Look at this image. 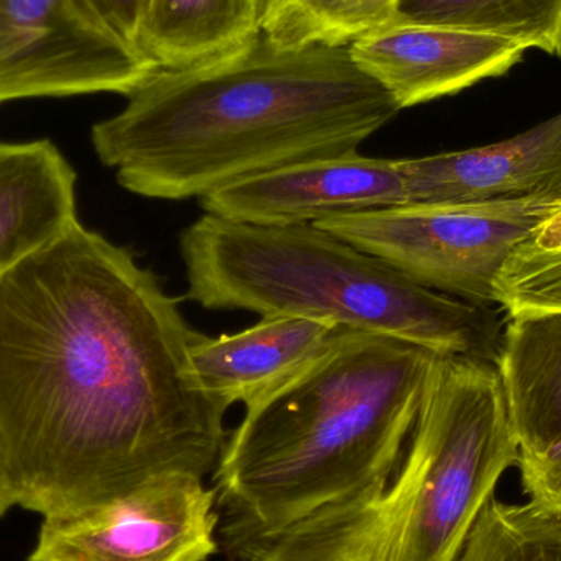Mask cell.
<instances>
[{"label": "cell", "instance_id": "cell-1", "mask_svg": "<svg viewBox=\"0 0 561 561\" xmlns=\"http://www.w3.org/2000/svg\"><path fill=\"white\" fill-rule=\"evenodd\" d=\"M181 302L81 222L0 276V460L15 506L66 516L216 470L229 408L194 373L201 332Z\"/></svg>", "mask_w": 561, "mask_h": 561}, {"label": "cell", "instance_id": "cell-2", "mask_svg": "<svg viewBox=\"0 0 561 561\" xmlns=\"http://www.w3.org/2000/svg\"><path fill=\"white\" fill-rule=\"evenodd\" d=\"M92 147L128 193L203 199L289 164L358 151L401 112L348 46L259 39L209 65L157 69Z\"/></svg>", "mask_w": 561, "mask_h": 561}, {"label": "cell", "instance_id": "cell-3", "mask_svg": "<svg viewBox=\"0 0 561 561\" xmlns=\"http://www.w3.org/2000/svg\"><path fill=\"white\" fill-rule=\"evenodd\" d=\"M438 356L342 327L309 365L250 404L213 471L222 543L286 529L385 486Z\"/></svg>", "mask_w": 561, "mask_h": 561}, {"label": "cell", "instance_id": "cell-4", "mask_svg": "<svg viewBox=\"0 0 561 561\" xmlns=\"http://www.w3.org/2000/svg\"><path fill=\"white\" fill-rule=\"evenodd\" d=\"M519 454L496 365L438 356L385 486L224 549L230 561H457Z\"/></svg>", "mask_w": 561, "mask_h": 561}, {"label": "cell", "instance_id": "cell-5", "mask_svg": "<svg viewBox=\"0 0 561 561\" xmlns=\"http://www.w3.org/2000/svg\"><path fill=\"white\" fill-rule=\"evenodd\" d=\"M187 299L210 310L327 320L442 356L493 363L496 310L438 293L316 226L262 227L206 216L181 232Z\"/></svg>", "mask_w": 561, "mask_h": 561}, {"label": "cell", "instance_id": "cell-6", "mask_svg": "<svg viewBox=\"0 0 561 561\" xmlns=\"http://www.w3.org/2000/svg\"><path fill=\"white\" fill-rule=\"evenodd\" d=\"M561 197L474 204H404L313 224L378 256L422 286L488 306L511 253Z\"/></svg>", "mask_w": 561, "mask_h": 561}, {"label": "cell", "instance_id": "cell-7", "mask_svg": "<svg viewBox=\"0 0 561 561\" xmlns=\"http://www.w3.org/2000/svg\"><path fill=\"white\" fill-rule=\"evenodd\" d=\"M153 71L89 0H0V105L128 95Z\"/></svg>", "mask_w": 561, "mask_h": 561}, {"label": "cell", "instance_id": "cell-8", "mask_svg": "<svg viewBox=\"0 0 561 561\" xmlns=\"http://www.w3.org/2000/svg\"><path fill=\"white\" fill-rule=\"evenodd\" d=\"M219 524L204 478L161 474L108 503L43 517L28 561H206Z\"/></svg>", "mask_w": 561, "mask_h": 561}, {"label": "cell", "instance_id": "cell-9", "mask_svg": "<svg viewBox=\"0 0 561 561\" xmlns=\"http://www.w3.org/2000/svg\"><path fill=\"white\" fill-rule=\"evenodd\" d=\"M204 213L262 227L313 226L332 217L409 204L399 160L358 151L278 168L214 191Z\"/></svg>", "mask_w": 561, "mask_h": 561}, {"label": "cell", "instance_id": "cell-10", "mask_svg": "<svg viewBox=\"0 0 561 561\" xmlns=\"http://www.w3.org/2000/svg\"><path fill=\"white\" fill-rule=\"evenodd\" d=\"M526 51L494 36L404 23H389L350 45L356 66L386 89L401 111L501 78Z\"/></svg>", "mask_w": 561, "mask_h": 561}, {"label": "cell", "instance_id": "cell-11", "mask_svg": "<svg viewBox=\"0 0 561 561\" xmlns=\"http://www.w3.org/2000/svg\"><path fill=\"white\" fill-rule=\"evenodd\" d=\"M399 164L409 204L561 197V112L500 144Z\"/></svg>", "mask_w": 561, "mask_h": 561}, {"label": "cell", "instance_id": "cell-12", "mask_svg": "<svg viewBox=\"0 0 561 561\" xmlns=\"http://www.w3.org/2000/svg\"><path fill=\"white\" fill-rule=\"evenodd\" d=\"M342 327L307 317L270 316L217 339L201 333L191 362L204 391L232 408H249L309 365Z\"/></svg>", "mask_w": 561, "mask_h": 561}, {"label": "cell", "instance_id": "cell-13", "mask_svg": "<svg viewBox=\"0 0 561 561\" xmlns=\"http://www.w3.org/2000/svg\"><path fill=\"white\" fill-rule=\"evenodd\" d=\"M76 183L51 140H0V276L81 222Z\"/></svg>", "mask_w": 561, "mask_h": 561}, {"label": "cell", "instance_id": "cell-14", "mask_svg": "<svg viewBox=\"0 0 561 561\" xmlns=\"http://www.w3.org/2000/svg\"><path fill=\"white\" fill-rule=\"evenodd\" d=\"M496 368L520 451L561 438V310L507 317Z\"/></svg>", "mask_w": 561, "mask_h": 561}, {"label": "cell", "instance_id": "cell-15", "mask_svg": "<svg viewBox=\"0 0 561 561\" xmlns=\"http://www.w3.org/2000/svg\"><path fill=\"white\" fill-rule=\"evenodd\" d=\"M273 0H150L135 46L157 69L236 55L265 33Z\"/></svg>", "mask_w": 561, "mask_h": 561}, {"label": "cell", "instance_id": "cell-16", "mask_svg": "<svg viewBox=\"0 0 561 561\" xmlns=\"http://www.w3.org/2000/svg\"><path fill=\"white\" fill-rule=\"evenodd\" d=\"M391 23L461 30L561 56V0H399Z\"/></svg>", "mask_w": 561, "mask_h": 561}, {"label": "cell", "instance_id": "cell-17", "mask_svg": "<svg viewBox=\"0 0 561 561\" xmlns=\"http://www.w3.org/2000/svg\"><path fill=\"white\" fill-rule=\"evenodd\" d=\"M399 0H273L265 35L283 48L348 46L391 23Z\"/></svg>", "mask_w": 561, "mask_h": 561}, {"label": "cell", "instance_id": "cell-18", "mask_svg": "<svg viewBox=\"0 0 561 561\" xmlns=\"http://www.w3.org/2000/svg\"><path fill=\"white\" fill-rule=\"evenodd\" d=\"M457 561H561V516L493 497Z\"/></svg>", "mask_w": 561, "mask_h": 561}, {"label": "cell", "instance_id": "cell-19", "mask_svg": "<svg viewBox=\"0 0 561 561\" xmlns=\"http://www.w3.org/2000/svg\"><path fill=\"white\" fill-rule=\"evenodd\" d=\"M494 302L507 317L561 310V206L511 253L494 283Z\"/></svg>", "mask_w": 561, "mask_h": 561}, {"label": "cell", "instance_id": "cell-20", "mask_svg": "<svg viewBox=\"0 0 561 561\" xmlns=\"http://www.w3.org/2000/svg\"><path fill=\"white\" fill-rule=\"evenodd\" d=\"M517 468L529 503L561 516V438L536 451H520Z\"/></svg>", "mask_w": 561, "mask_h": 561}, {"label": "cell", "instance_id": "cell-21", "mask_svg": "<svg viewBox=\"0 0 561 561\" xmlns=\"http://www.w3.org/2000/svg\"><path fill=\"white\" fill-rule=\"evenodd\" d=\"M89 2L122 36L135 45L138 25L150 0H89Z\"/></svg>", "mask_w": 561, "mask_h": 561}, {"label": "cell", "instance_id": "cell-22", "mask_svg": "<svg viewBox=\"0 0 561 561\" xmlns=\"http://www.w3.org/2000/svg\"><path fill=\"white\" fill-rule=\"evenodd\" d=\"M13 506H15V501H13L12 490H10L5 470H3L2 460H0V517Z\"/></svg>", "mask_w": 561, "mask_h": 561}]
</instances>
